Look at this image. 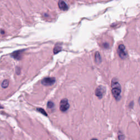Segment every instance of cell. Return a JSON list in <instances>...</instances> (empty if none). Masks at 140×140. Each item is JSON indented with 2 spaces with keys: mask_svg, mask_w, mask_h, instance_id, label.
<instances>
[{
  "mask_svg": "<svg viewBox=\"0 0 140 140\" xmlns=\"http://www.w3.org/2000/svg\"><path fill=\"white\" fill-rule=\"evenodd\" d=\"M112 93L113 97L116 100H118L120 98L121 92V86L116 78H113L111 83Z\"/></svg>",
  "mask_w": 140,
  "mask_h": 140,
  "instance_id": "1",
  "label": "cell"
},
{
  "mask_svg": "<svg viewBox=\"0 0 140 140\" xmlns=\"http://www.w3.org/2000/svg\"><path fill=\"white\" fill-rule=\"evenodd\" d=\"M118 53L119 57L122 59H125L128 56V52L126 50L125 47L123 45H120L118 48Z\"/></svg>",
  "mask_w": 140,
  "mask_h": 140,
  "instance_id": "2",
  "label": "cell"
},
{
  "mask_svg": "<svg viewBox=\"0 0 140 140\" xmlns=\"http://www.w3.org/2000/svg\"><path fill=\"white\" fill-rule=\"evenodd\" d=\"M69 108V104L68 103V101L67 99H64L60 101V110L63 112H65L67 111Z\"/></svg>",
  "mask_w": 140,
  "mask_h": 140,
  "instance_id": "3",
  "label": "cell"
},
{
  "mask_svg": "<svg viewBox=\"0 0 140 140\" xmlns=\"http://www.w3.org/2000/svg\"><path fill=\"white\" fill-rule=\"evenodd\" d=\"M56 82L55 78L53 77H47L45 78L42 80V84L45 86H51L53 85Z\"/></svg>",
  "mask_w": 140,
  "mask_h": 140,
  "instance_id": "4",
  "label": "cell"
},
{
  "mask_svg": "<svg viewBox=\"0 0 140 140\" xmlns=\"http://www.w3.org/2000/svg\"><path fill=\"white\" fill-rule=\"evenodd\" d=\"M23 51H24V50H19L15 51L13 52V53L11 54V56L14 59L18 60H19L22 58V55H23Z\"/></svg>",
  "mask_w": 140,
  "mask_h": 140,
  "instance_id": "5",
  "label": "cell"
},
{
  "mask_svg": "<svg viewBox=\"0 0 140 140\" xmlns=\"http://www.w3.org/2000/svg\"><path fill=\"white\" fill-rule=\"evenodd\" d=\"M104 92V88L102 86H99L95 90V95L100 99H101Z\"/></svg>",
  "mask_w": 140,
  "mask_h": 140,
  "instance_id": "6",
  "label": "cell"
},
{
  "mask_svg": "<svg viewBox=\"0 0 140 140\" xmlns=\"http://www.w3.org/2000/svg\"><path fill=\"white\" fill-rule=\"evenodd\" d=\"M59 4V7L60 9L61 10L63 11H67L68 9V6L67 4V3H66L63 0H60L58 3Z\"/></svg>",
  "mask_w": 140,
  "mask_h": 140,
  "instance_id": "7",
  "label": "cell"
},
{
  "mask_svg": "<svg viewBox=\"0 0 140 140\" xmlns=\"http://www.w3.org/2000/svg\"><path fill=\"white\" fill-rule=\"evenodd\" d=\"M95 62L96 63V64H100L101 63V55L98 51L96 52L95 53Z\"/></svg>",
  "mask_w": 140,
  "mask_h": 140,
  "instance_id": "8",
  "label": "cell"
},
{
  "mask_svg": "<svg viewBox=\"0 0 140 140\" xmlns=\"http://www.w3.org/2000/svg\"><path fill=\"white\" fill-rule=\"evenodd\" d=\"M61 49H62V47H61V46L59 45H56L54 48V53L55 54L58 53L59 52H60L61 50Z\"/></svg>",
  "mask_w": 140,
  "mask_h": 140,
  "instance_id": "9",
  "label": "cell"
},
{
  "mask_svg": "<svg viewBox=\"0 0 140 140\" xmlns=\"http://www.w3.org/2000/svg\"><path fill=\"white\" fill-rule=\"evenodd\" d=\"M9 85V81L8 80H4L2 83L1 86L3 88H7Z\"/></svg>",
  "mask_w": 140,
  "mask_h": 140,
  "instance_id": "10",
  "label": "cell"
},
{
  "mask_svg": "<svg viewBox=\"0 0 140 140\" xmlns=\"http://www.w3.org/2000/svg\"><path fill=\"white\" fill-rule=\"evenodd\" d=\"M37 111L38 112H39V113H42V115H45V116H47V114L46 112L45 111V110H44L43 109L41 108H37Z\"/></svg>",
  "mask_w": 140,
  "mask_h": 140,
  "instance_id": "11",
  "label": "cell"
},
{
  "mask_svg": "<svg viewBox=\"0 0 140 140\" xmlns=\"http://www.w3.org/2000/svg\"><path fill=\"white\" fill-rule=\"evenodd\" d=\"M47 107L49 108H52L54 107V103L51 102V101H49L47 103Z\"/></svg>",
  "mask_w": 140,
  "mask_h": 140,
  "instance_id": "12",
  "label": "cell"
},
{
  "mask_svg": "<svg viewBox=\"0 0 140 140\" xmlns=\"http://www.w3.org/2000/svg\"><path fill=\"white\" fill-rule=\"evenodd\" d=\"M125 136L123 134H119L118 135V139L119 140H124Z\"/></svg>",
  "mask_w": 140,
  "mask_h": 140,
  "instance_id": "13",
  "label": "cell"
},
{
  "mask_svg": "<svg viewBox=\"0 0 140 140\" xmlns=\"http://www.w3.org/2000/svg\"><path fill=\"white\" fill-rule=\"evenodd\" d=\"M103 47H104V48H108L109 46H108V43H104V44H103Z\"/></svg>",
  "mask_w": 140,
  "mask_h": 140,
  "instance_id": "14",
  "label": "cell"
},
{
  "mask_svg": "<svg viewBox=\"0 0 140 140\" xmlns=\"http://www.w3.org/2000/svg\"><path fill=\"white\" fill-rule=\"evenodd\" d=\"M3 106H2V105L1 104H0V109H1V108H3Z\"/></svg>",
  "mask_w": 140,
  "mask_h": 140,
  "instance_id": "15",
  "label": "cell"
},
{
  "mask_svg": "<svg viewBox=\"0 0 140 140\" xmlns=\"http://www.w3.org/2000/svg\"><path fill=\"white\" fill-rule=\"evenodd\" d=\"M91 140H98V139H96V138H93V139H91Z\"/></svg>",
  "mask_w": 140,
  "mask_h": 140,
  "instance_id": "16",
  "label": "cell"
}]
</instances>
